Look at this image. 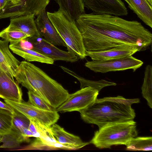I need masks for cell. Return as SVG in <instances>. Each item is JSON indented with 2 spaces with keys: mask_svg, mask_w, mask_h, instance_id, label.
Returning <instances> with one entry per match:
<instances>
[{
  "mask_svg": "<svg viewBox=\"0 0 152 152\" xmlns=\"http://www.w3.org/2000/svg\"><path fill=\"white\" fill-rule=\"evenodd\" d=\"M75 21L86 50L99 51L132 46L141 51L146 50L152 43L151 33L137 20H128L110 14L85 13Z\"/></svg>",
  "mask_w": 152,
  "mask_h": 152,
  "instance_id": "cell-1",
  "label": "cell"
},
{
  "mask_svg": "<svg viewBox=\"0 0 152 152\" xmlns=\"http://www.w3.org/2000/svg\"><path fill=\"white\" fill-rule=\"evenodd\" d=\"M15 78L18 83L38 94L55 109L69 95L61 84L39 68L26 61L20 62Z\"/></svg>",
  "mask_w": 152,
  "mask_h": 152,
  "instance_id": "cell-2",
  "label": "cell"
},
{
  "mask_svg": "<svg viewBox=\"0 0 152 152\" xmlns=\"http://www.w3.org/2000/svg\"><path fill=\"white\" fill-rule=\"evenodd\" d=\"M139 102L138 99H127L121 96L97 98L79 112L84 121L95 124L99 129L108 124L133 120L136 114L131 106Z\"/></svg>",
  "mask_w": 152,
  "mask_h": 152,
  "instance_id": "cell-3",
  "label": "cell"
},
{
  "mask_svg": "<svg viewBox=\"0 0 152 152\" xmlns=\"http://www.w3.org/2000/svg\"><path fill=\"white\" fill-rule=\"evenodd\" d=\"M48 17L66 45L68 51L83 59L86 56L82 36L75 20L66 11L59 8L47 12Z\"/></svg>",
  "mask_w": 152,
  "mask_h": 152,
  "instance_id": "cell-4",
  "label": "cell"
},
{
  "mask_svg": "<svg viewBox=\"0 0 152 152\" xmlns=\"http://www.w3.org/2000/svg\"><path fill=\"white\" fill-rule=\"evenodd\" d=\"M138 135L136 122L133 120L109 124L95 132L90 142L99 149L111 148L114 145H126Z\"/></svg>",
  "mask_w": 152,
  "mask_h": 152,
  "instance_id": "cell-5",
  "label": "cell"
},
{
  "mask_svg": "<svg viewBox=\"0 0 152 152\" xmlns=\"http://www.w3.org/2000/svg\"><path fill=\"white\" fill-rule=\"evenodd\" d=\"M143 63L142 61L131 55L109 60L87 61L85 65L95 72L105 73L130 69H132L134 72L140 67Z\"/></svg>",
  "mask_w": 152,
  "mask_h": 152,
  "instance_id": "cell-6",
  "label": "cell"
},
{
  "mask_svg": "<svg viewBox=\"0 0 152 152\" xmlns=\"http://www.w3.org/2000/svg\"><path fill=\"white\" fill-rule=\"evenodd\" d=\"M4 101L29 119L35 120L49 126H51L56 123L59 118V115L56 110L52 111L43 110L23 100L18 102L4 99Z\"/></svg>",
  "mask_w": 152,
  "mask_h": 152,
  "instance_id": "cell-7",
  "label": "cell"
},
{
  "mask_svg": "<svg viewBox=\"0 0 152 152\" xmlns=\"http://www.w3.org/2000/svg\"><path fill=\"white\" fill-rule=\"evenodd\" d=\"M99 91L90 87L81 88L69 94L66 100L56 110L61 112L79 111L93 103L97 98Z\"/></svg>",
  "mask_w": 152,
  "mask_h": 152,
  "instance_id": "cell-8",
  "label": "cell"
},
{
  "mask_svg": "<svg viewBox=\"0 0 152 152\" xmlns=\"http://www.w3.org/2000/svg\"><path fill=\"white\" fill-rule=\"evenodd\" d=\"M50 0H21L18 4L8 2L0 10V19L11 18L30 14L37 16L46 9Z\"/></svg>",
  "mask_w": 152,
  "mask_h": 152,
  "instance_id": "cell-9",
  "label": "cell"
},
{
  "mask_svg": "<svg viewBox=\"0 0 152 152\" xmlns=\"http://www.w3.org/2000/svg\"><path fill=\"white\" fill-rule=\"evenodd\" d=\"M27 39V40L32 44L33 50L53 59L54 61H62L73 63L77 61L79 59L75 55L58 48L42 37H30Z\"/></svg>",
  "mask_w": 152,
  "mask_h": 152,
  "instance_id": "cell-10",
  "label": "cell"
},
{
  "mask_svg": "<svg viewBox=\"0 0 152 152\" xmlns=\"http://www.w3.org/2000/svg\"><path fill=\"white\" fill-rule=\"evenodd\" d=\"M85 7L96 14L126 16L128 11L121 0H82Z\"/></svg>",
  "mask_w": 152,
  "mask_h": 152,
  "instance_id": "cell-11",
  "label": "cell"
},
{
  "mask_svg": "<svg viewBox=\"0 0 152 152\" xmlns=\"http://www.w3.org/2000/svg\"><path fill=\"white\" fill-rule=\"evenodd\" d=\"M35 21L40 34L45 39L55 46L66 47V44L49 19L46 9L37 16Z\"/></svg>",
  "mask_w": 152,
  "mask_h": 152,
  "instance_id": "cell-12",
  "label": "cell"
},
{
  "mask_svg": "<svg viewBox=\"0 0 152 152\" xmlns=\"http://www.w3.org/2000/svg\"><path fill=\"white\" fill-rule=\"evenodd\" d=\"M137 51L138 48L132 46L116 47L99 51H86V56L90 57L92 61H103L119 58L131 56Z\"/></svg>",
  "mask_w": 152,
  "mask_h": 152,
  "instance_id": "cell-13",
  "label": "cell"
},
{
  "mask_svg": "<svg viewBox=\"0 0 152 152\" xmlns=\"http://www.w3.org/2000/svg\"><path fill=\"white\" fill-rule=\"evenodd\" d=\"M22 95V90L18 84L0 67V97L19 102L23 100Z\"/></svg>",
  "mask_w": 152,
  "mask_h": 152,
  "instance_id": "cell-14",
  "label": "cell"
},
{
  "mask_svg": "<svg viewBox=\"0 0 152 152\" xmlns=\"http://www.w3.org/2000/svg\"><path fill=\"white\" fill-rule=\"evenodd\" d=\"M33 14H30L11 18L9 26L6 31H17L22 32L29 37H41L37 29Z\"/></svg>",
  "mask_w": 152,
  "mask_h": 152,
  "instance_id": "cell-15",
  "label": "cell"
},
{
  "mask_svg": "<svg viewBox=\"0 0 152 152\" xmlns=\"http://www.w3.org/2000/svg\"><path fill=\"white\" fill-rule=\"evenodd\" d=\"M9 42L5 40H0V67L14 79L20 62L10 51Z\"/></svg>",
  "mask_w": 152,
  "mask_h": 152,
  "instance_id": "cell-16",
  "label": "cell"
},
{
  "mask_svg": "<svg viewBox=\"0 0 152 152\" xmlns=\"http://www.w3.org/2000/svg\"><path fill=\"white\" fill-rule=\"evenodd\" d=\"M124 0L139 19L152 28V5L147 0Z\"/></svg>",
  "mask_w": 152,
  "mask_h": 152,
  "instance_id": "cell-17",
  "label": "cell"
},
{
  "mask_svg": "<svg viewBox=\"0 0 152 152\" xmlns=\"http://www.w3.org/2000/svg\"><path fill=\"white\" fill-rule=\"evenodd\" d=\"M9 48L13 53L28 61H36L50 64H54V61L53 59L35 50L24 47L20 42L10 45Z\"/></svg>",
  "mask_w": 152,
  "mask_h": 152,
  "instance_id": "cell-18",
  "label": "cell"
},
{
  "mask_svg": "<svg viewBox=\"0 0 152 152\" xmlns=\"http://www.w3.org/2000/svg\"><path fill=\"white\" fill-rule=\"evenodd\" d=\"M51 129L53 136L61 143L80 145L82 147L90 144L89 142H83L79 137L67 132L56 123L51 126Z\"/></svg>",
  "mask_w": 152,
  "mask_h": 152,
  "instance_id": "cell-19",
  "label": "cell"
},
{
  "mask_svg": "<svg viewBox=\"0 0 152 152\" xmlns=\"http://www.w3.org/2000/svg\"><path fill=\"white\" fill-rule=\"evenodd\" d=\"M59 8L66 11L75 20L85 13L82 0H55Z\"/></svg>",
  "mask_w": 152,
  "mask_h": 152,
  "instance_id": "cell-20",
  "label": "cell"
},
{
  "mask_svg": "<svg viewBox=\"0 0 152 152\" xmlns=\"http://www.w3.org/2000/svg\"><path fill=\"white\" fill-rule=\"evenodd\" d=\"M60 67L64 72L74 77L79 81L80 83L81 88L86 87H90L97 90L99 92L102 88L105 87L116 85L115 83L104 80L98 81L88 80L81 77L66 67L63 66H60Z\"/></svg>",
  "mask_w": 152,
  "mask_h": 152,
  "instance_id": "cell-21",
  "label": "cell"
},
{
  "mask_svg": "<svg viewBox=\"0 0 152 152\" xmlns=\"http://www.w3.org/2000/svg\"><path fill=\"white\" fill-rule=\"evenodd\" d=\"M35 124L37 132L39 134V138L40 139L42 147L48 146L50 147L51 145L58 142L53 136L51 127L32 119H29Z\"/></svg>",
  "mask_w": 152,
  "mask_h": 152,
  "instance_id": "cell-22",
  "label": "cell"
},
{
  "mask_svg": "<svg viewBox=\"0 0 152 152\" xmlns=\"http://www.w3.org/2000/svg\"><path fill=\"white\" fill-rule=\"evenodd\" d=\"M152 67L147 65L145 68L144 80L141 87L143 97L147 102L148 104L152 108Z\"/></svg>",
  "mask_w": 152,
  "mask_h": 152,
  "instance_id": "cell-23",
  "label": "cell"
},
{
  "mask_svg": "<svg viewBox=\"0 0 152 152\" xmlns=\"http://www.w3.org/2000/svg\"><path fill=\"white\" fill-rule=\"evenodd\" d=\"M130 151H149L152 150V137H137L131 139L125 145Z\"/></svg>",
  "mask_w": 152,
  "mask_h": 152,
  "instance_id": "cell-24",
  "label": "cell"
},
{
  "mask_svg": "<svg viewBox=\"0 0 152 152\" xmlns=\"http://www.w3.org/2000/svg\"><path fill=\"white\" fill-rule=\"evenodd\" d=\"M25 142L21 134L12 129L11 131L1 135V142L3 144L0 148H13L18 147L20 143Z\"/></svg>",
  "mask_w": 152,
  "mask_h": 152,
  "instance_id": "cell-25",
  "label": "cell"
},
{
  "mask_svg": "<svg viewBox=\"0 0 152 152\" xmlns=\"http://www.w3.org/2000/svg\"><path fill=\"white\" fill-rule=\"evenodd\" d=\"M12 115V129L21 134L25 129H28L30 120L24 115L15 110Z\"/></svg>",
  "mask_w": 152,
  "mask_h": 152,
  "instance_id": "cell-26",
  "label": "cell"
},
{
  "mask_svg": "<svg viewBox=\"0 0 152 152\" xmlns=\"http://www.w3.org/2000/svg\"><path fill=\"white\" fill-rule=\"evenodd\" d=\"M13 115L9 111L0 108V135L7 133L11 130Z\"/></svg>",
  "mask_w": 152,
  "mask_h": 152,
  "instance_id": "cell-27",
  "label": "cell"
},
{
  "mask_svg": "<svg viewBox=\"0 0 152 152\" xmlns=\"http://www.w3.org/2000/svg\"><path fill=\"white\" fill-rule=\"evenodd\" d=\"M0 37L10 42V45H13L18 43L29 37L20 31H7L4 29L0 32Z\"/></svg>",
  "mask_w": 152,
  "mask_h": 152,
  "instance_id": "cell-28",
  "label": "cell"
},
{
  "mask_svg": "<svg viewBox=\"0 0 152 152\" xmlns=\"http://www.w3.org/2000/svg\"><path fill=\"white\" fill-rule=\"evenodd\" d=\"M28 102L34 107L48 111L56 110L50 106L42 98L34 92L28 90Z\"/></svg>",
  "mask_w": 152,
  "mask_h": 152,
  "instance_id": "cell-29",
  "label": "cell"
},
{
  "mask_svg": "<svg viewBox=\"0 0 152 152\" xmlns=\"http://www.w3.org/2000/svg\"><path fill=\"white\" fill-rule=\"evenodd\" d=\"M0 108L6 110L10 112L12 114L15 111V110L10 105L0 100Z\"/></svg>",
  "mask_w": 152,
  "mask_h": 152,
  "instance_id": "cell-30",
  "label": "cell"
},
{
  "mask_svg": "<svg viewBox=\"0 0 152 152\" xmlns=\"http://www.w3.org/2000/svg\"><path fill=\"white\" fill-rule=\"evenodd\" d=\"M30 121V123L28 129L32 132V134L37 133L38 132L35 124L31 121Z\"/></svg>",
  "mask_w": 152,
  "mask_h": 152,
  "instance_id": "cell-31",
  "label": "cell"
},
{
  "mask_svg": "<svg viewBox=\"0 0 152 152\" xmlns=\"http://www.w3.org/2000/svg\"><path fill=\"white\" fill-rule=\"evenodd\" d=\"M10 1V0H0V10Z\"/></svg>",
  "mask_w": 152,
  "mask_h": 152,
  "instance_id": "cell-32",
  "label": "cell"
},
{
  "mask_svg": "<svg viewBox=\"0 0 152 152\" xmlns=\"http://www.w3.org/2000/svg\"><path fill=\"white\" fill-rule=\"evenodd\" d=\"M21 0H10L9 2L14 4H18Z\"/></svg>",
  "mask_w": 152,
  "mask_h": 152,
  "instance_id": "cell-33",
  "label": "cell"
},
{
  "mask_svg": "<svg viewBox=\"0 0 152 152\" xmlns=\"http://www.w3.org/2000/svg\"><path fill=\"white\" fill-rule=\"evenodd\" d=\"M150 4L152 5V0H147Z\"/></svg>",
  "mask_w": 152,
  "mask_h": 152,
  "instance_id": "cell-34",
  "label": "cell"
},
{
  "mask_svg": "<svg viewBox=\"0 0 152 152\" xmlns=\"http://www.w3.org/2000/svg\"><path fill=\"white\" fill-rule=\"evenodd\" d=\"M1 135L0 136V142H1Z\"/></svg>",
  "mask_w": 152,
  "mask_h": 152,
  "instance_id": "cell-35",
  "label": "cell"
}]
</instances>
